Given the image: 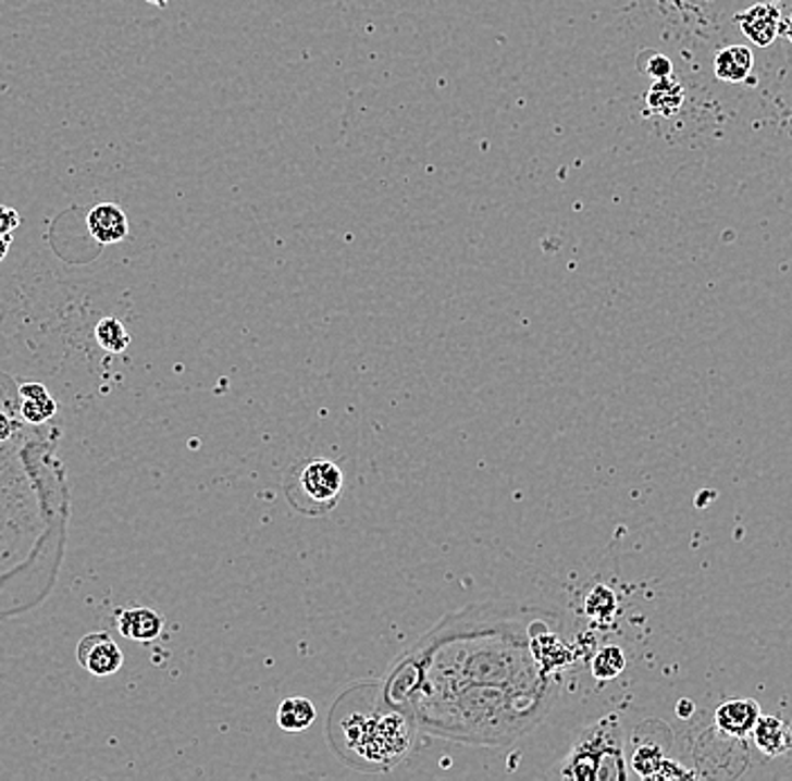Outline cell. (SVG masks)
<instances>
[{
    "instance_id": "6da1fadb",
    "label": "cell",
    "mask_w": 792,
    "mask_h": 781,
    "mask_svg": "<svg viewBox=\"0 0 792 781\" xmlns=\"http://www.w3.org/2000/svg\"><path fill=\"white\" fill-rule=\"evenodd\" d=\"M27 368L18 343L0 334V572L35 610L57 588L73 494L59 458L61 429L54 421L35 426L21 414Z\"/></svg>"
},
{
    "instance_id": "d4e9b609",
    "label": "cell",
    "mask_w": 792,
    "mask_h": 781,
    "mask_svg": "<svg viewBox=\"0 0 792 781\" xmlns=\"http://www.w3.org/2000/svg\"><path fill=\"white\" fill-rule=\"evenodd\" d=\"M790 21H792V18H790Z\"/></svg>"
},
{
    "instance_id": "52a82bcc",
    "label": "cell",
    "mask_w": 792,
    "mask_h": 781,
    "mask_svg": "<svg viewBox=\"0 0 792 781\" xmlns=\"http://www.w3.org/2000/svg\"><path fill=\"white\" fill-rule=\"evenodd\" d=\"M734 21L739 23L743 35L758 48H768L775 44V39L779 37V27H781V14L775 5H764L758 3L741 14L734 16Z\"/></svg>"
},
{
    "instance_id": "3957f363",
    "label": "cell",
    "mask_w": 792,
    "mask_h": 781,
    "mask_svg": "<svg viewBox=\"0 0 792 781\" xmlns=\"http://www.w3.org/2000/svg\"><path fill=\"white\" fill-rule=\"evenodd\" d=\"M558 774L568 779H626L623 741L619 719H608L590 726L572 743V751L560 761Z\"/></svg>"
},
{
    "instance_id": "4fadbf2b",
    "label": "cell",
    "mask_w": 792,
    "mask_h": 781,
    "mask_svg": "<svg viewBox=\"0 0 792 781\" xmlns=\"http://www.w3.org/2000/svg\"><path fill=\"white\" fill-rule=\"evenodd\" d=\"M754 66V54L747 46H730L716 54L714 73L720 82L741 84L750 77Z\"/></svg>"
},
{
    "instance_id": "2e32d148",
    "label": "cell",
    "mask_w": 792,
    "mask_h": 781,
    "mask_svg": "<svg viewBox=\"0 0 792 781\" xmlns=\"http://www.w3.org/2000/svg\"><path fill=\"white\" fill-rule=\"evenodd\" d=\"M95 340L99 347L111 354H122L131 345V334L117 318L107 315L95 324Z\"/></svg>"
},
{
    "instance_id": "277c9868",
    "label": "cell",
    "mask_w": 792,
    "mask_h": 781,
    "mask_svg": "<svg viewBox=\"0 0 792 781\" xmlns=\"http://www.w3.org/2000/svg\"><path fill=\"white\" fill-rule=\"evenodd\" d=\"M343 471L329 460H307L297 464L286 480L288 503L307 516L332 511L341 500Z\"/></svg>"
},
{
    "instance_id": "603a6c76",
    "label": "cell",
    "mask_w": 792,
    "mask_h": 781,
    "mask_svg": "<svg viewBox=\"0 0 792 781\" xmlns=\"http://www.w3.org/2000/svg\"><path fill=\"white\" fill-rule=\"evenodd\" d=\"M691 711H693V705H691L689 701H682V703H680V709H678V714L682 716V719H686V716H691Z\"/></svg>"
},
{
    "instance_id": "cb8c5ba5",
    "label": "cell",
    "mask_w": 792,
    "mask_h": 781,
    "mask_svg": "<svg viewBox=\"0 0 792 781\" xmlns=\"http://www.w3.org/2000/svg\"><path fill=\"white\" fill-rule=\"evenodd\" d=\"M147 3H151V5H156V8H168L170 0H147Z\"/></svg>"
},
{
    "instance_id": "7a4b0ae2",
    "label": "cell",
    "mask_w": 792,
    "mask_h": 781,
    "mask_svg": "<svg viewBox=\"0 0 792 781\" xmlns=\"http://www.w3.org/2000/svg\"><path fill=\"white\" fill-rule=\"evenodd\" d=\"M412 721L401 709H383L376 705L336 707L329 736L345 761L362 770H385L399 764L412 747Z\"/></svg>"
},
{
    "instance_id": "7402d4cb",
    "label": "cell",
    "mask_w": 792,
    "mask_h": 781,
    "mask_svg": "<svg viewBox=\"0 0 792 781\" xmlns=\"http://www.w3.org/2000/svg\"><path fill=\"white\" fill-rule=\"evenodd\" d=\"M10 244H12V235H10V237H3V235H0V262H3V259L8 257V252H10Z\"/></svg>"
},
{
    "instance_id": "9c48e42d",
    "label": "cell",
    "mask_w": 792,
    "mask_h": 781,
    "mask_svg": "<svg viewBox=\"0 0 792 781\" xmlns=\"http://www.w3.org/2000/svg\"><path fill=\"white\" fill-rule=\"evenodd\" d=\"M750 734L754 739V745L768 759L783 757L785 753L792 751V730L783 719H779V716L762 714Z\"/></svg>"
},
{
    "instance_id": "5bb4252c",
    "label": "cell",
    "mask_w": 792,
    "mask_h": 781,
    "mask_svg": "<svg viewBox=\"0 0 792 781\" xmlns=\"http://www.w3.org/2000/svg\"><path fill=\"white\" fill-rule=\"evenodd\" d=\"M682 104H684V88L678 79H673V75L665 79H655L646 92V107L663 117L676 115L682 109Z\"/></svg>"
},
{
    "instance_id": "8992f818",
    "label": "cell",
    "mask_w": 792,
    "mask_h": 781,
    "mask_svg": "<svg viewBox=\"0 0 792 781\" xmlns=\"http://www.w3.org/2000/svg\"><path fill=\"white\" fill-rule=\"evenodd\" d=\"M758 716H762V705L752 698H734L718 705L714 714L716 730L730 739H745L750 736Z\"/></svg>"
},
{
    "instance_id": "e0dca14e",
    "label": "cell",
    "mask_w": 792,
    "mask_h": 781,
    "mask_svg": "<svg viewBox=\"0 0 792 781\" xmlns=\"http://www.w3.org/2000/svg\"><path fill=\"white\" fill-rule=\"evenodd\" d=\"M623 669H626V656H623V650L615 644L599 648V654L592 660V673L599 680H612Z\"/></svg>"
},
{
    "instance_id": "d6986e66",
    "label": "cell",
    "mask_w": 792,
    "mask_h": 781,
    "mask_svg": "<svg viewBox=\"0 0 792 781\" xmlns=\"http://www.w3.org/2000/svg\"><path fill=\"white\" fill-rule=\"evenodd\" d=\"M644 73L651 75L653 79H665V77H671L673 75V63L669 57L665 54H653L646 66H644Z\"/></svg>"
},
{
    "instance_id": "ac0fdd59",
    "label": "cell",
    "mask_w": 792,
    "mask_h": 781,
    "mask_svg": "<svg viewBox=\"0 0 792 781\" xmlns=\"http://www.w3.org/2000/svg\"><path fill=\"white\" fill-rule=\"evenodd\" d=\"M587 615L592 617H608L615 610V595L608 588H594V593L587 597V606H585Z\"/></svg>"
},
{
    "instance_id": "44dd1931",
    "label": "cell",
    "mask_w": 792,
    "mask_h": 781,
    "mask_svg": "<svg viewBox=\"0 0 792 781\" xmlns=\"http://www.w3.org/2000/svg\"><path fill=\"white\" fill-rule=\"evenodd\" d=\"M686 777H693V772L691 770H684L678 764H673L671 759H667L663 764V768L657 770V774L653 779H686Z\"/></svg>"
},
{
    "instance_id": "ba28073f",
    "label": "cell",
    "mask_w": 792,
    "mask_h": 781,
    "mask_svg": "<svg viewBox=\"0 0 792 781\" xmlns=\"http://www.w3.org/2000/svg\"><path fill=\"white\" fill-rule=\"evenodd\" d=\"M86 223L90 237L102 246L120 244L128 237V219L117 203H97L88 212Z\"/></svg>"
},
{
    "instance_id": "ffe728a7",
    "label": "cell",
    "mask_w": 792,
    "mask_h": 781,
    "mask_svg": "<svg viewBox=\"0 0 792 781\" xmlns=\"http://www.w3.org/2000/svg\"><path fill=\"white\" fill-rule=\"evenodd\" d=\"M18 225H21V214L10 206H0V235L10 237Z\"/></svg>"
},
{
    "instance_id": "30bf717a",
    "label": "cell",
    "mask_w": 792,
    "mask_h": 781,
    "mask_svg": "<svg viewBox=\"0 0 792 781\" xmlns=\"http://www.w3.org/2000/svg\"><path fill=\"white\" fill-rule=\"evenodd\" d=\"M57 401L54 397L48 393V387L41 381L35 379H25L21 383V414L29 424H50V421L57 419Z\"/></svg>"
},
{
    "instance_id": "8fae6325",
    "label": "cell",
    "mask_w": 792,
    "mask_h": 781,
    "mask_svg": "<svg viewBox=\"0 0 792 781\" xmlns=\"http://www.w3.org/2000/svg\"><path fill=\"white\" fill-rule=\"evenodd\" d=\"M663 730L659 726L657 730H653V734H646V730H640L635 736V747L631 755V768L644 777V779H653L657 774V770L663 768V764L669 759L667 757V745H669V736H665V741H659L657 734Z\"/></svg>"
},
{
    "instance_id": "7c38bea8",
    "label": "cell",
    "mask_w": 792,
    "mask_h": 781,
    "mask_svg": "<svg viewBox=\"0 0 792 781\" xmlns=\"http://www.w3.org/2000/svg\"><path fill=\"white\" fill-rule=\"evenodd\" d=\"M117 631L134 642H153L160 637L164 620L151 608H124L117 612Z\"/></svg>"
},
{
    "instance_id": "9a60e30c",
    "label": "cell",
    "mask_w": 792,
    "mask_h": 781,
    "mask_svg": "<svg viewBox=\"0 0 792 781\" xmlns=\"http://www.w3.org/2000/svg\"><path fill=\"white\" fill-rule=\"evenodd\" d=\"M315 721V705L307 698H288L277 709V723L284 732H305Z\"/></svg>"
},
{
    "instance_id": "5b68a950",
    "label": "cell",
    "mask_w": 792,
    "mask_h": 781,
    "mask_svg": "<svg viewBox=\"0 0 792 781\" xmlns=\"http://www.w3.org/2000/svg\"><path fill=\"white\" fill-rule=\"evenodd\" d=\"M77 662L95 678H107L122 669L124 654L107 631H95L79 640Z\"/></svg>"
}]
</instances>
